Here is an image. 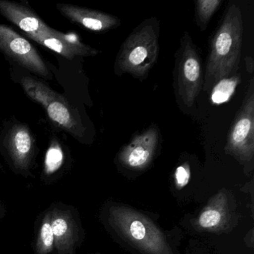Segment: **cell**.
<instances>
[{
	"label": "cell",
	"instance_id": "2e32d148",
	"mask_svg": "<svg viewBox=\"0 0 254 254\" xmlns=\"http://www.w3.org/2000/svg\"><path fill=\"white\" fill-rule=\"evenodd\" d=\"M222 0H197L194 6V21L201 32L206 30L217 10L222 4Z\"/></svg>",
	"mask_w": 254,
	"mask_h": 254
},
{
	"label": "cell",
	"instance_id": "ba28073f",
	"mask_svg": "<svg viewBox=\"0 0 254 254\" xmlns=\"http://www.w3.org/2000/svg\"><path fill=\"white\" fill-rule=\"evenodd\" d=\"M161 142V134L156 125L136 133L118 154V160L125 167L142 170L148 167L157 154Z\"/></svg>",
	"mask_w": 254,
	"mask_h": 254
},
{
	"label": "cell",
	"instance_id": "7c38bea8",
	"mask_svg": "<svg viewBox=\"0 0 254 254\" xmlns=\"http://www.w3.org/2000/svg\"><path fill=\"white\" fill-rule=\"evenodd\" d=\"M29 38L69 60H72L78 56H96L99 53V50L96 49L83 44L75 34L67 35L56 30L51 35Z\"/></svg>",
	"mask_w": 254,
	"mask_h": 254
},
{
	"label": "cell",
	"instance_id": "9c48e42d",
	"mask_svg": "<svg viewBox=\"0 0 254 254\" xmlns=\"http://www.w3.org/2000/svg\"><path fill=\"white\" fill-rule=\"evenodd\" d=\"M0 140V145L15 167L26 169L30 166L35 151V138L27 125H10L2 131Z\"/></svg>",
	"mask_w": 254,
	"mask_h": 254
},
{
	"label": "cell",
	"instance_id": "9a60e30c",
	"mask_svg": "<svg viewBox=\"0 0 254 254\" xmlns=\"http://www.w3.org/2000/svg\"><path fill=\"white\" fill-rule=\"evenodd\" d=\"M240 83L241 76L239 73L230 78L220 80L209 92L212 103L215 105H221L228 102Z\"/></svg>",
	"mask_w": 254,
	"mask_h": 254
},
{
	"label": "cell",
	"instance_id": "8fae6325",
	"mask_svg": "<svg viewBox=\"0 0 254 254\" xmlns=\"http://www.w3.org/2000/svg\"><path fill=\"white\" fill-rule=\"evenodd\" d=\"M0 14L26 32L28 38L47 36L56 32V29L47 26L35 11L17 2L0 0Z\"/></svg>",
	"mask_w": 254,
	"mask_h": 254
},
{
	"label": "cell",
	"instance_id": "30bf717a",
	"mask_svg": "<svg viewBox=\"0 0 254 254\" xmlns=\"http://www.w3.org/2000/svg\"><path fill=\"white\" fill-rule=\"evenodd\" d=\"M56 7L59 12L71 23L91 32H106L121 25L119 17L102 11L70 4H58Z\"/></svg>",
	"mask_w": 254,
	"mask_h": 254
},
{
	"label": "cell",
	"instance_id": "ac0fdd59",
	"mask_svg": "<svg viewBox=\"0 0 254 254\" xmlns=\"http://www.w3.org/2000/svg\"><path fill=\"white\" fill-rule=\"evenodd\" d=\"M55 246V237L51 224V216L46 217L40 230L37 250L39 254H47L53 251Z\"/></svg>",
	"mask_w": 254,
	"mask_h": 254
},
{
	"label": "cell",
	"instance_id": "8992f818",
	"mask_svg": "<svg viewBox=\"0 0 254 254\" xmlns=\"http://www.w3.org/2000/svg\"><path fill=\"white\" fill-rule=\"evenodd\" d=\"M224 151L242 164L252 163L254 156V78L250 80L242 105L229 129Z\"/></svg>",
	"mask_w": 254,
	"mask_h": 254
},
{
	"label": "cell",
	"instance_id": "5b68a950",
	"mask_svg": "<svg viewBox=\"0 0 254 254\" xmlns=\"http://www.w3.org/2000/svg\"><path fill=\"white\" fill-rule=\"evenodd\" d=\"M174 88L178 102L187 108H192L203 86L202 59L190 33L184 32L175 53Z\"/></svg>",
	"mask_w": 254,
	"mask_h": 254
},
{
	"label": "cell",
	"instance_id": "d6986e66",
	"mask_svg": "<svg viewBox=\"0 0 254 254\" xmlns=\"http://www.w3.org/2000/svg\"><path fill=\"white\" fill-rule=\"evenodd\" d=\"M190 169L188 164L181 165L177 168L175 172V182L177 188L181 189L185 187L190 182Z\"/></svg>",
	"mask_w": 254,
	"mask_h": 254
},
{
	"label": "cell",
	"instance_id": "6da1fadb",
	"mask_svg": "<svg viewBox=\"0 0 254 254\" xmlns=\"http://www.w3.org/2000/svg\"><path fill=\"white\" fill-rule=\"evenodd\" d=\"M243 19L239 5L227 7L209 41L203 75V91L209 93L220 80L237 74L242 56Z\"/></svg>",
	"mask_w": 254,
	"mask_h": 254
},
{
	"label": "cell",
	"instance_id": "52a82bcc",
	"mask_svg": "<svg viewBox=\"0 0 254 254\" xmlns=\"http://www.w3.org/2000/svg\"><path fill=\"white\" fill-rule=\"evenodd\" d=\"M0 52L38 76L51 79V72L36 49L26 38L2 23H0Z\"/></svg>",
	"mask_w": 254,
	"mask_h": 254
},
{
	"label": "cell",
	"instance_id": "ffe728a7",
	"mask_svg": "<svg viewBox=\"0 0 254 254\" xmlns=\"http://www.w3.org/2000/svg\"><path fill=\"white\" fill-rule=\"evenodd\" d=\"M245 67H246V70L249 73L252 74L254 72V59L251 56H246L245 58Z\"/></svg>",
	"mask_w": 254,
	"mask_h": 254
},
{
	"label": "cell",
	"instance_id": "e0dca14e",
	"mask_svg": "<svg viewBox=\"0 0 254 254\" xmlns=\"http://www.w3.org/2000/svg\"><path fill=\"white\" fill-rule=\"evenodd\" d=\"M51 140L44 162V170L47 175L56 173L62 167L64 160V154L62 145L56 138H53Z\"/></svg>",
	"mask_w": 254,
	"mask_h": 254
},
{
	"label": "cell",
	"instance_id": "277c9868",
	"mask_svg": "<svg viewBox=\"0 0 254 254\" xmlns=\"http://www.w3.org/2000/svg\"><path fill=\"white\" fill-rule=\"evenodd\" d=\"M21 85L30 99L44 108L55 126L77 140L83 142L85 138L86 127L79 113L71 106L66 98L35 78L25 77L21 80Z\"/></svg>",
	"mask_w": 254,
	"mask_h": 254
},
{
	"label": "cell",
	"instance_id": "3957f363",
	"mask_svg": "<svg viewBox=\"0 0 254 254\" xmlns=\"http://www.w3.org/2000/svg\"><path fill=\"white\" fill-rule=\"evenodd\" d=\"M110 221L120 236L143 254H172L163 232L142 214L125 206H113Z\"/></svg>",
	"mask_w": 254,
	"mask_h": 254
},
{
	"label": "cell",
	"instance_id": "7a4b0ae2",
	"mask_svg": "<svg viewBox=\"0 0 254 254\" xmlns=\"http://www.w3.org/2000/svg\"><path fill=\"white\" fill-rule=\"evenodd\" d=\"M160 22L146 19L123 43L114 64L116 75L129 74L139 81L146 79L158 60Z\"/></svg>",
	"mask_w": 254,
	"mask_h": 254
},
{
	"label": "cell",
	"instance_id": "5bb4252c",
	"mask_svg": "<svg viewBox=\"0 0 254 254\" xmlns=\"http://www.w3.org/2000/svg\"><path fill=\"white\" fill-rule=\"evenodd\" d=\"M225 202L226 199L221 194L217 195L199 215L197 219L199 227L203 230L218 228L225 221Z\"/></svg>",
	"mask_w": 254,
	"mask_h": 254
},
{
	"label": "cell",
	"instance_id": "4fadbf2b",
	"mask_svg": "<svg viewBox=\"0 0 254 254\" xmlns=\"http://www.w3.org/2000/svg\"><path fill=\"white\" fill-rule=\"evenodd\" d=\"M55 245L61 254L67 252L75 242V228L72 218L66 212H57L51 218Z\"/></svg>",
	"mask_w": 254,
	"mask_h": 254
}]
</instances>
